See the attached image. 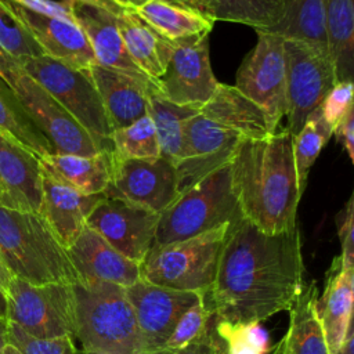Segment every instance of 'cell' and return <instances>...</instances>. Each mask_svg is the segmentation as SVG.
Instances as JSON below:
<instances>
[{
  "label": "cell",
  "mask_w": 354,
  "mask_h": 354,
  "mask_svg": "<svg viewBox=\"0 0 354 354\" xmlns=\"http://www.w3.org/2000/svg\"><path fill=\"white\" fill-rule=\"evenodd\" d=\"M213 22L242 24L256 32H271L282 19L283 0H206Z\"/></svg>",
  "instance_id": "1f68e13d"
},
{
  "label": "cell",
  "mask_w": 354,
  "mask_h": 354,
  "mask_svg": "<svg viewBox=\"0 0 354 354\" xmlns=\"http://www.w3.org/2000/svg\"><path fill=\"white\" fill-rule=\"evenodd\" d=\"M7 330H8V321L0 318V350L7 344Z\"/></svg>",
  "instance_id": "f907efd6"
},
{
  "label": "cell",
  "mask_w": 354,
  "mask_h": 354,
  "mask_svg": "<svg viewBox=\"0 0 354 354\" xmlns=\"http://www.w3.org/2000/svg\"><path fill=\"white\" fill-rule=\"evenodd\" d=\"M332 136L333 130L325 122L319 106L311 112L300 131L293 136V159L299 184L303 191L307 184L310 169Z\"/></svg>",
  "instance_id": "836d02e7"
},
{
  "label": "cell",
  "mask_w": 354,
  "mask_h": 354,
  "mask_svg": "<svg viewBox=\"0 0 354 354\" xmlns=\"http://www.w3.org/2000/svg\"><path fill=\"white\" fill-rule=\"evenodd\" d=\"M134 11L173 43L210 35L214 25L212 19L173 0H152Z\"/></svg>",
  "instance_id": "83f0119b"
},
{
  "label": "cell",
  "mask_w": 354,
  "mask_h": 354,
  "mask_svg": "<svg viewBox=\"0 0 354 354\" xmlns=\"http://www.w3.org/2000/svg\"><path fill=\"white\" fill-rule=\"evenodd\" d=\"M19 68L18 61H15L14 58H11L7 53H4L0 47V73L3 76H7L8 73L14 72L15 69Z\"/></svg>",
  "instance_id": "bcb514c9"
},
{
  "label": "cell",
  "mask_w": 354,
  "mask_h": 354,
  "mask_svg": "<svg viewBox=\"0 0 354 354\" xmlns=\"http://www.w3.org/2000/svg\"><path fill=\"white\" fill-rule=\"evenodd\" d=\"M102 196L104 194L84 195L41 170V202L37 213L68 249Z\"/></svg>",
  "instance_id": "7402d4cb"
},
{
  "label": "cell",
  "mask_w": 354,
  "mask_h": 354,
  "mask_svg": "<svg viewBox=\"0 0 354 354\" xmlns=\"http://www.w3.org/2000/svg\"><path fill=\"white\" fill-rule=\"evenodd\" d=\"M303 274L299 227L271 235L241 217L230 224L205 300L217 322H261L290 308Z\"/></svg>",
  "instance_id": "6da1fadb"
},
{
  "label": "cell",
  "mask_w": 354,
  "mask_h": 354,
  "mask_svg": "<svg viewBox=\"0 0 354 354\" xmlns=\"http://www.w3.org/2000/svg\"><path fill=\"white\" fill-rule=\"evenodd\" d=\"M173 1H176V3H178V4H183V6L191 8V10L196 11V12H199L201 15H203V17H206V18L210 19L209 11H207L206 0H173Z\"/></svg>",
  "instance_id": "7dc6e473"
},
{
  "label": "cell",
  "mask_w": 354,
  "mask_h": 354,
  "mask_svg": "<svg viewBox=\"0 0 354 354\" xmlns=\"http://www.w3.org/2000/svg\"><path fill=\"white\" fill-rule=\"evenodd\" d=\"M76 25L84 33L95 62L129 73L145 82L149 79L130 58L119 26L116 12L120 7L111 0H66Z\"/></svg>",
  "instance_id": "e0dca14e"
},
{
  "label": "cell",
  "mask_w": 354,
  "mask_h": 354,
  "mask_svg": "<svg viewBox=\"0 0 354 354\" xmlns=\"http://www.w3.org/2000/svg\"><path fill=\"white\" fill-rule=\"evenodd\" d=\"M115 6L120 7V8H126V10H136L152 0H111Z\"/></svg>",
  "instance_id": "681fc988"
},
{
  "label": "cell",
  "mask_w": 354,
  "mask_h": 354,
  "mask_svg": "<svg viewBox=\"0 0 354 354\" xmlns=\"http://www.w3.org/2000/svg\"><path fill=\"white\" fill-rule=\"evenodd\" d=\"M230 165L184 191L159 216L153 245H166L241 218Z\"/></svg>",
  "instance_id": "5b68a950"
},
{
  "label": "cell",
  "mask_w": 354,
  "mask_h": 354,
  "mask_svg": "<svg viewBox=\"0 0 354 354\" xmlns=\"http://www.w3.org/2000/svg\"><path fill=\"white\" fill-rule=\"evenodd\" d=\"M286 62V129L296 136L337 83L328 51L301 40L283 39Z\"/></svg>",
  "instance_id": "9c48e42d"
},
{
  "label": "cell",
  "mask_w": 354,
  "mask_h": 354,
  "mask_svg": "<svg viewBox=\"0 0 354 354\" xmlns=\"http://www.w3.org/2000/svg\"><path fill=\"white\" fill-rule=\"evenodd\" d=\"M256 33L257 41L238 68L234 86L256 102L278 127L286 115L283 39L270 32Z\"/></svg>",
  "instance_id": "30bf717a"
},
{
  "label": "cell",
  "mask_w": 354,
  "mask_h": 354,
  "mask_svg": "<svg viewBox=\"0 0 354 354\" xmlns=\"http://www.w3.org/2000/svg\"><path fill=\"white\" fill-rule=\"evenodd\" d=\"M77 354H97V353H91V351H86V350H77Z\"/></svg>",
  "instance_id": "11a10c76"
},
{
  "label": "cell",
  "mask_w": 354,
  "mask_h": 354,
  "mask_svg": "<svg viewBox=\"0 0 354 354\" xmlns=\"http://www.w3.org/2000/svg\"><path fill=\"white\" fill-rule=\"evenodd\" d=\"M198 112L243 138H260L278 130L256 102L225 83H218L212 98Z\"/></svg>",
  "instance_id": "cb8c5ba5"
},
{
  "label": "cell",
  "mask_w": 354,
  "mask_h": 354,
  "mask_svg": "<svg viewBox=\"0 0 354 354\" xmlns=\"http://www.w3.org/2000/svg\"><path fill=\"white\" fill-rule=\"evenodd\" d=\"M7 343L19 350L21 354H77L73 337L62 336L54 339H39L28 335L19 326L8 321Z\"/></svg>",
  "instance_id": "f35d334b"
},
{
  "label": "cell",
  "mask_w": 354,
  "mask_h": 354,
  "mask_svg": "<svg viewBox=\"0 0 354 354\" xmlns=\"http://www.w3.org/2000/svg\"><path fill=\"white\" fill-rule=\"evenodd\" d=\"M230 170L245 220L271 235L297 227V207L304 191L296 173L293 136L286 127L260 138H242Z\"/></svg>",
  "instance_id": "7a4b0ae2"
},
{
  "label": "cell",
  "mask_w": 354,
  "mask_h": 354,
  "mask_svg": "<svg viewBox=\"0 0 354 354\" xmlns=\"http://www.w3.org/2000/svg\"><path fill=\"white\" fill-rule=\"evenodd\" d=\"M12 279V274L10 272L3 256H1V252H0V289L6 293L10 282Z\"/></svg>",
  "instance_id": "c3c4849f"
},
{
  "label": "cell",
  "mask_w": 354,
  "mask_h": 354,
  "mask_svg": "<svg viewBox=\"0 0 354 354\" xmlns=\"http://www.w3.org/2000/svg\"><path fill=\"white\" fill-rule=\"evenodd\" d=\"M75 337L82 350L97 354H144L126 288L97 279L72 285Z\"/></svg>",
  "instance_id": "277c9868"
},
{
  "label": "cell",
  "mask_w": 354,
  "mask_h": 354,
  "mask_svg": "<svg viewBox=\"0 0 354 354\" xmlns=\"http://www.w3.org/2000/svg\"><path fill=\"white\" fill-rule=\"evenodd\" d=\"M198 113L196 108L173 104L159 95L155 88L148 95L147 115L153 123L160 156L176 165L183 149L184 123Z\"/></svg>",
  "instance_id": "4dcf8cb0"
},
{
  "label": "cell",
  "mask_w": 354,
  "mask_h": 354,
  "mask_svg": "<svg viewBox=\"0 0 354 354\" xmlns=\"http://www.w3.org/2000/svg\"><path fill=\"white\" fill-rule=\"evenodd\" d=\"M0 188L6 207L39 212L41 202V166L39 156L0 129Z\"/></svg>",
  "instance_id": "ac0fdd59"
},
{
  "label": "cell",
  "mask_w": 354,
  "mask_h": 354,
  "mask_svg": "<svg viewBox=\"0 0 354 354\" xmlns=\"http://www.w3.org/2000/svg\"><path fill=\"white\" fill-rule=\"evenodd\" d=\"M111 152L91 156L73 153H47L40 156L41 170L62 184L84 194H104L111 178Z\"/></svg>",
  "instance_id": "4316f807"
},
{
  "label": "cell",
  "mask_w": 354,
  "mask_h": 354,
  "mask_svg": "<svg viewBox=\"0 0 354 354\" xmlns=\"http://www.w3.org/2000/svg\"><path fill=\"white\" fill-rule=\"evenodd\" d=\"M210 318L212 313L203 297L180 317L171 333L156 354H174L185 348L205 333L210 324Z\"/></svg>",
  "instance_id": "74e56055"
},
{
  "label": "cell",
  "mask_w": 354,
  "mask_h": 354,
  "mask_svg": "<svg viewBox=\"0 0 354 354\" xmlns=\"http://www.w3.org/2000/svg\"><path fill=\"white\" fill-rule=\"evenodd\" d=\"M0 252L12 277L29 283L80 281L66 248L36 212L0 205Z\"/></svg>",
  "instance_id": "3957f363"
},
{
  "label": "cell",
  "mask_w": 354,
  "mask_h": 354,
  "mask_svg": "<svg viewBox=\"0 0 354 354\" xmlns=\"http://www.w3.org/2000/svg\"><path fill=\"white\" fill-rule=\"evenodd\" d=\"M142 340L144 354H156L180 317L205 295L176 290L144 279L126 288Z\"/></svg>",
  "instance_id": "2e32d148"
},
{
  "label": "cell",
  "mask_w": 354,
  "mask_h": 354,
  "mask_svg": "<svg viewBox=\"0 0 354 354\" xmlns=\"http://www.w3.org/2000/svg\"><path fill=\"white\" fill-rule=\"evenodd\" d=\"M4 77L55 153L91 156L101 152L79 122L21 66Z\"/></svg>",
  "instance_id": "8fae6325"
},
{
  "label": "cell",
  "mask_w": 354,
  "mask_h": 354,
  "mask_svg": "<svg viewBox=\"0 0 354 354\" xmlns=\"http://www.w3.org/2000/svg\"><path fill=\"white\" fill-rule=\"evenodd\" d=\"M159 216L142 206L104 195L86 225L119 253L141 264L153 246Z\"/></svg>",
  "instance_id": "9a60e30c"
},
{
  "label": "cell",
  "mask_w": 354,
  "mask_h": 354,
  "mask_svg": "<svg viewBox=\"0 0 354 354\" xmlns=\"http://www.w3.org/2000/svg\"><path fill=\"white\" fill-rule=\"evenodd\" d=\"M354 266L336 256L326 272L324 292L318 296V315L330 354L343 342L353 324Z\"/></svg>",
  "instance_id": "603a6c76"
},
{
  "label": "cell",
  "mask_w": 354,
  "mask_h": 354,
  "mask_svg": "<svg viewBox=\"0 0 354 354\" xmlns=\"http://www.w3.org/2000/svg\"><path fill=\"white\" fill-rule=\"evenodd\" d=\"M337 142L342 144L351 162H354V108H351L333 130Z\"/></svg>",
  "instance_id": "ee69618b"
},
{
  "label": "cell",
  "mask_w": 354,
  "mask_h": 354,
  "mask_svg": "<svg viewBox=\"0 0 354 354\" xmlns=\"http://www.w3.org/2000/svg\"><path fill=\"white\" fill-rule=\"evenodd\" d=\"M7 321L39 339L75 337V296L71 283L33 285L12 277L7 290Z\"/></svg>",
  "instance_id": "ba28073f"
},
{
  "label": "cell",
  "mask_w": 354,
  "mask_h": 354,
  "mask_svg": "<svg viewBox=\"0 0 354 354\" xmlns=\"http://www.w3.org/2000/svg\"><path fill=\"white\" fill-rule=\"evenodd\" d=\"M0 205H1V206H6V199H4V195H3L1 188H0Z\"/></svg>",
  "instance_id": "db71d44e"
},
{
  "label": "cell",
  "mask_w": 354,
  "mask_h": 354,
  "mask_svg": "<svg viewBox=\"0 0 354 354\" xmlns=\"http://www.w3.org/2000/svg\"><path fill=\"white\" fill-rule=\"evenodd\" d=\"M0 354H21L18 348H15L12 344L7 343L1 350H0Z\"/></svg>",
  "instance_id": "f5cc1de1"
},
{
  "label": "cell",
  "mask_w": 354,
  "mask_h": 354,
  "mask_svg": "<svg viewBox=\"0 0 354 354\" xmlns=\"http://www.w3.org/2000/svg\"><path fill=\"white\" fill-rule=\"evenodd\" d=\"M217 335L224 340L228 354H268L270 336L260 322L225 324L212 317Z\"/></svg>",
  "instance_id": "8d00e7d4"
},
{
  "label": "cell",
  "mask_w": 354,
  "mask_h": 354,
  "mask_svg": "<svg viewBox=\"0 0 354 354\" xmlns=\"http://www.w3.org/2000/svg\"><path fill=\"white\" fill-rule=\"evenodd\" d=\"M230 224L183 241L153 245L140 264L141 279L176 290L207 295Z\"/></svg>",
  "instance_id": "8992f818"
},
{
  "label": "cell",
  "mask_w": 354,
  "mask_h": 354,
  "mask_svg": "<svg viewBox=\"0 0 354 354\" xmlns=\"http://www.w3.org/2000/svg\"><path fill=\"white\" fill-rule=\"evenodd\" d=\"M174 354H228V351L224 340L217 335L210 318V324L205 333Z\"/></svg>",
  "instance_id": "7bdbcfd3"
},
{
  "label": "cell",
  "mask_w": 354,
  "mask_h": 354,
  "mask_svg": "<svg viewBox=\"0 0 354 354\" xmlns=\"http://www.w3.org/2000/svg\"><path fill=\"white\" fill-rule=\"evenodd\" d=\"M318 288L311 281L289 308V326L274 354H330L318 315Z\"/></svg>",
  "instance_id": "484cf974"
},
{
  "label": "cell",
  "mask_w": 354,
  "mask_h": 354,
  "mask_svg": "<svg viewBox=\"0 0 354 354\" xmlns=\"http://www.w3.org/2000/svg\"><path fill=\"white\" fill-rule=\"evenodd\" d=\"M111 142L112 155L119 159H153L160 156L155 127L148 115L113 130Z\"/></svg>",
  "instance_id": "e575fe53"
},
{
  "label": "cell",
  "mask_w": 354,
  "mask_h": 354,
  "mask_svg": "<svg viewBox=\"0 0 354 354\" xmlns=\"http://www.w3.org/2000/svg\"><path fill=\"white\" fill-rule=\"evenodd\" d=\"M10 4L44 55L76 69H87L97 64L84 33L75 22L40 15L17 4Z\"/></svg>",
  "instance_id": "44dd1931"
},
{
  "label": "cell",
  "mask_w": 354,
  "mask_h": 354,
  "mask_svg": "<svg viewBox=\"0 0 354 354\" xmlns=\"http://www.w3.org/2000/svg\"><path fill=\"white\" fill-rule=\"evenodd\" d=\"M111 178L104 192L155 213L166 210L178 196V180L173 162L153 159H119L111 152Z\"/></svg>",
  "instance_id": "7c38bea8"
},
{
  "label": "cell",
  "mask_w": 354,
  "mask_h": 354,
  "mask_svg": "<svg viewBox=\"0 0 354 354\" xmlns=\"http://www.w3.org/2000/svg\"><path fill=\"white\" fill-rule=\"evenodd\" d=\"M353 346H354V328H353V324H351L347 329V333H346L343 342L340 343V346L332 354H354L353 353Z\"/></svg>",
  "instance_id": "f6af8a7d"
},
{
  "label": "cell",
  "mask_w": 354,
  "mask_h": 354,
  "mask_svg": "<svg viewBox=\"0 0 354 354\" xmlns=\"http://www.w3.org/2000/svg\"><path fill=\"white\" fill-rule=\"evenodd\" d=\"M0 129L11 134L39 158L53 153V147L37 129L12 86L0 73Z\"/></svg>",
  "instance_id": "d6a6232c"
},
{
  "label": "cell",
  "mask_w": 354,
  "mask_h": 354,
  "mask_svg": "<svg viewBox=\"0 0 354 354\" xmlns=\"http://www.w3.org/2000/svg\"><path fill=\"white\" fill-rule=\"evenodd\" d=\"M0 318L7 319V297L1 289H0Z\"/></svg>",
  "instance_id": "816d5d0a"
},
{
  "label": "cell",
  "mask_w": 354,
  "mask_h": 354,
  "mask_svg": "<svg viewBox=\"0 0 354 354\" xmlns=\"http://www.w3.org/2000/svg\"><path fill=\"white\" fill-rule=\"evenodd\" d=\"M116 21L133 62L149 79H159L166 71L176 43L159 35L134 10L119 8Z\"/></svg>",
  "instance_id": "d4e9b609"
},
{
  "label": "cell",
  "mask_w": 354,
  "mask_h": 354,
  "mask_svg": "<svg viewBox=\"0 0 354 354\" xmlns=\"http://www.w3.org/2000/svg\"><path fill=\"white\" fill-rule=\"evenodd\" d=\"M337 236L342 246L339 254L348 266H354V195L348 198L344 207L336 216Z\"/></svg>",
  "instance_id": "60d3db41"
},
{
  "label": "cell",
  "mask_w": 354,
  "mask_h": 354,
  "mask_svg": "<svg viewBox=\"0 0 354 354\" xmlns=\"http://www.w3.org/2000/svg\"><path fill=\"white\" fill-rule=\"evenodd\" d=\"M325 28L337 82H354V0H325Z\"/></svg>",
  "instance_id": "f1b7e54d"
},
{
  "label": "cell",
  "mask_w": 354,
  "mask_h": 354,
  "mask_svg": "<svg viewBox=\"0 0 354 354\" xmlns=\"http://www.w3.org/2000/svg\"><path fill=\"white\" fill-rule=\"evenodd\" d=\"M87 72L100 94L112 131L147 115L148 95L155 88V82H145L100 64H93Z\"/></svg>",
  "instance_id": "d6986e66"
},
{
  "label": "cell",
  "mask_w": 354,
  "mask_h": 354,
  "mask_svg": "<svg viewBox=\"0 0 354 354\" xmlns=\"http://www.w3.org/2000/svg\"><path fill=\"white\" fill-rule=\"evenodd\" d=\"M271 354H274V353H271Z\"/></svg>",
  "instance_id": "9f6ffc18"
},
{
  "label": "cell",
  "mask_w": 354,
  "mask_h": 354,
  "mask_svg": "<svg viewBox=\"0 0 354 354\" xmlns=\"http://www.w3.org/2000/svg\"><path fill=\"white\" fill-rule=\"evenodd\" d=\"M242 136L199 112L184 123L181 156L176 162L180 195L213 171L230 165Z\"/></svg>",
  "instance_id": "4fadbf2b"
},
{
  "label": "cell",
  "mask_w": 354,
  "mask_h": 354,
  "mask_svg": "<svg viewBox=\"0 0 354 354\" xmlns=\"http://www.w3.org/2000/svg\"><path fill=\"white\" fill-rule=\"evenodd\" d=\"M19 66L79 122L101 152H112V129L87 69L68 66L47 55L25 58Z\"/></svg>",
  "instance_id": "52a82bcc"
},
{
  "label": "cell",
  "mask_w": 354,
  "mask_h": 354,
  "mask_svg": "<svg viewBox=\"0 0 354 354\" xmlns=\"http://www.w3.org/2000/svg\"><path fill=\"white\" fill-rule=\"evenodd\" d=\"M12 4H17L19 7H24L32 12L59 18L64 21L75 22L71 7L66 0L64 1H55V0H7ZM76 24V22H75Z\"/></svg>",
  "instance_id": "b9f144b4"
},
{
  "label": "cell",
  "mask_w": 354,
  "mask_h": 354,
  "mask_svg": "<svg viewBox=\"0 0 354 354\" xmlns=\"http://www.w3.org/2000/svg\"><path fill=\"white\" fill-rule=\"evenodd\" d=\"M0 47L15 61L44 55L40 46L7 0H0Z\"/></svg>",
  "instance_id": "d590c367"
},
{
  "label": "cell",
  "mask_w": 354,
  "mask_h": 354,
  "mask_svg": "<svg viewBox=\"0 0 354 354\" xmlns=\"http://www.w3.org/2000/svg\"><path fill=\"white\" fill-rule=\"evenodd\" d=\"M270 33L328 51L325 0H283L282 19Z\"/></svg>",
  "instance_id": "f546056e"
},
{
  "label": "cell",
  "mask_w": 354,
  "mask_h": 354,
  "mask_svg": "<svg viewBox=\"0 0 354 354\" xmlns=\"http://www.w3.org/2000/svg\"><path fill=\"white\" fill-rule=\"evenodd\" d=\"M353 91L354 82H337L322 100L319 109L332 130L353 108Z\"/></svg>",
  "instance_id": "ab89813d"
},
{
  "label": "cell",
  "mask_w": 354,
  "mask_h": 354,
  "mask_svg": "<svg viewBox=\"0 0 354 354\" xmlns=\"http://www.w3.org/2000/svg\"><path fill=\"white\" fill-rule=\"evenodd\" d=\"M218 83L210 65L209 35H205L176 43L165 73L155 80V91L173 104L199 109Z\"/></svg>",
  "instance_id": "5bb4252c"
},
{
  "label": "cell",
  "mask_w": 354,
  "mask_h": 354,
  "mask_svg": "<svg viewBox=\"0 0 354 354\" xmlns=\"http://www.w3.org/2000/svg\"><path fill=\"white\" fill-rule=\"evenodd\" d=\"M80 277L127 288L141 279L140 264L113 249L90 227H84L66 249Z\"/></svg>",
  "instance_id": "ffe728a7"
}]
</instances>
